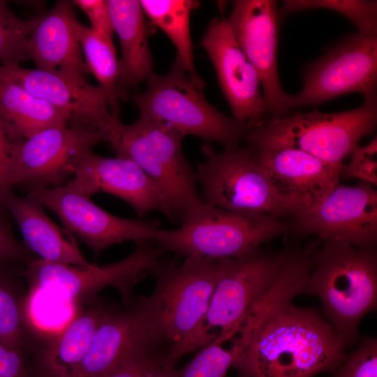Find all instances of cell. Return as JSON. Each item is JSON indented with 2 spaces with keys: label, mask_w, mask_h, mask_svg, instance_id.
<instances>
[{
  "label": "cell",
  "mask_w": 377,
  "mask_h": 377,
  "mask_svg": "<svg viewBox=\"0 0 377 377\" xmlns=\"http://www.w3.org/2000/svg\"><path fill=\"white\" fill-rule=\"evenodd\" d=\"M7 212L0 209V265L27 263L36 259L15 237Z\"/></svg>",
  "instance_id": "34"
},
{
  "label": "cell",
  "mask_w": 377,
  "mask_h": 377,
  "mask_svg": "<svg viewBox=\"0 0 377 377\" xmlns=\"http://www.w3.org/2000/svg\"><path fill=\"white\" fill-rule=\"evenodd\" d=\"M161 361L147 357L130 359L100 377H142L154 364Z\"/></svg>",
  "instance_id": "38"
},
{
  "label": "cell",
  "mask_w": 377,
  "mask_h": 377,
  "mask_svg": "<svg viewBox=\"0 0 377 377\" xmlns=\"http://www.w3.org/2000/svg\"><path fill=\"white\" fill-rule=\"evenodd\" d=\"M333 377H377V340L365 337Z\"/></svg>",
  "instance_id": "32"
},
{
  "label": "cell",
  "mask_w": 377,
  "mask_h": 377,
  "mask_svg": "<svg viewBox=\"0 0 377 377\" xmlns=\"http://www.w3.org/2000/svg\"><path fill=\"white\" fill-rule=\"evenodd\" d=\"M43 205L29 195L13 194L6 209L20 228L24 245L40 259L62 265L89 266L76 239L45 214Z\"/></svg>",
  "instance_id": "22"
},
{
  "label": "cell",
  "mask_w": 377,
  "mask_h": 377,
  "mask_svg": "<svg viewBox=\"0 0 377 377\" xmlns=\"http://www.w3.org/2000/svg\"><path fill=\"white\" fill-rule=\"evenodd\" d=\"M325 8L346 15L359 29L360 32L377 35L376 1L313 0L284 1L279 13L285 15L294 11Z\"/></svg>",
  "instance_id": "29"
},
{
  "label": "cell",
  "mask_w": 377,
  "mask_h": 377,
  "mask_svg": "<svg viewBox=\"0 0 377 377\" xmlns=\"http://www.w3.org/2000/svg\"><path fill=\"white\" fill-rule=\"evenodd\" d=\"M303 80L302 90L290 96V108L316 105L353 92L376 96L377 35L359 32L345 38L309 66Z\"/></svg>",
  "instance_id": "13"
},
{
  "label": "cell",
  "mask_w": 377,
  "mask_h": 377,
  "mask_svg": "<svg viewBox=\"0 0 377 377\" xmlns=\"http://www.w3.org/2000/svg\"><path fill=\"white\" fill-rule=\"evenodd\" d=\"M0 112L14 142L69 124L65 112L1 77Z\"/></svg>",
  "instance_id": "25"
},
{
  "label": "cell",
  "mask_w": 377,
  "mask_h": 377,
  "mask_svg": "<svg viewBox=\"0 0 377 377\" xmlns=\"http://www.w3.org/2000/svg\"><path fill=\"white\" fill-rule=\"evenodd\" d=\"M231 347L244 377H313L343 363L346 348L313 308L283 304L244 325Z\"/></svg>",
  "instance_id": "1"
},
{
  "label": "cell",
  "mask_w": 377,
  "mask_h": 377,
  "mask_svg": "<svg viewBox=\"0 0 377 377\" xmlns=\"http://www.w3.org/2000/svg\"><path fill=\"white\" fill-rule=\"evenodd\" d=\"M303 293L319 298L341 343L346 348L353 347L358 340L360 320L376 309L375 247L324 242Z\"/></svg>",
  "instance_id": "3"
},
{
  "label": "cell",
  "mask_w": 377,
  "mask_h": 377,
  "mask_svg": "<svg viewBox=\"0 0 377 377\" xmlns=\"http://www.w3.org/2000/svg\"><path fill=\"white\" fill-rule=\"evenodd\" d=\"M184 137L163 124L140 118L132 124L119 123L114 148L117 156L135 162L155 182L162 198L160 212L179 226L191 209L203 204L195 172L182 152Z\"/></svg>",
  "instance_id": "6"
},
{
  "label": "cell",
  "mask_w": 377,
  "mask_h": 377,
  "mask_svg": "<svg viewBox=\"0 0 377 377\" xmlns=\"http://www.w3.org/2000/svg\"><path fill=\"white\" fill-rule=\"evenodd\" d=\"M108 5L121 49L117 91L126 96L153 73L144 13L137 0H108Z\"/></svg>",
  "instance_id": "23"
},
{
  "label": "cell",
  "mask_w": 377,
  "mask_h": 377,
  "mask_svg": "<svg viewBox=\"0 0 377 377\" xmlns=\"http://www.w3.org/2000/svg\"><path fill=\"white\" fill-rule=\"evenodd\" d=\"M27 195L53 212L64 228L87 246L95 256L124 241H154L159 228L156 221L114 216L66 185L34 191Z\"/></svg>",
  "instance_id": "15"
},
{
  "label": "cell",
  "mask_w": 377,
  "mask_h": 377,
  "mask_svg": "<svg viewBox=\"0 0 377 377\" xmlns=\"http://www.w3.org/2000/svg\"><path fill=\"white\" fill-rule=\"evenodd\" d=\"M377 122L376 96L364 98L354 110L337 113L283 114L247 126L244 139L255 149H293L320 160L343 165Z\"/></svg>",
  "instance_id": "4"
},
{
  "label": "cell",
  "mask_w": 377,
  "mask_h": 377,
  "mask_svg": "<svg viewBox=\"0 0 377 377\" xmlns=\"http://www.w3.org/2000/svg\"><path fill=\"white\" fill-rule=\"evenodd\" d=\"M13 142L0 112V209L6 212L8 200L13 194L9 182L10 158Z\"/></svg>",
  "instance_id": "36"
},
{
  "label": "cell",
  "mask_w": 377,
  "mask_h": 377,
  "mask_svg": "<svg viewBox=\"0 0 377 377\" xmlns=\"http://www.w3.org/2000/svg\"><path fill=\"white\" fill-rule=\"evenodd\" d=\"M0 77L65 112L69 125L101 133L114 149L120 120L111 114L108 94L85 79L41 68H26L18 64L0 66Z\"/></svg>",
  "instance_id": "12"
},
{
  "label": "cell",
  "mask_w": 377,
  "mask_h": 377,
  "mask_svg": "<svg viewBox=\"0 0 377 377\" xmlns=\"http://www.w3.org/2000/svg\"><path fill=\"white\" fill-rule=\"evenodd\" d=\"M220 272V259L186 257L161 262L154 292L144 296L162 350L174 368L186 354L210 343L216 334L206 324Z\"/></svg>",
  "instance_id": "2"
},
{
  "label": "cell",
  "mask_w": 377,
  "mask_h": 377,
  "mask_svg": "<svg viewBox=\"0 0 377 377\" xmlns=\"http://www.w3.org/2000/svg\"><path fill=\"white\" fill-rule=\"evenodd\" d=\"M290 230V223L272 215L202 204L191 209L179 228H159L154 241L177 257L234 258L260 250L263 243Z\"/></svg>",
  "instance_id": "5"
},
{
  "label": "cell",
  "mask_w": 377,
  "mask_h": 377,
  "mask_svg": "<svg viewBox=\"0 0 377 377\" xmlns=\"http://www.w3.org/2000/svg\"><path fill=\"white\" fill-rule=\"evenodd\" d=\"M235 360V353L231 348L225 350L213 340L188 364L179 370L177 377H225Z\"/></svg>",
  "instance_id": "31"
},
{
  "label": "cell",
  "mask_w": 377,
  "mask_h": 377,
  "mask_svg": "<svg viewBox=\"0 0 377 377\" xmlns=\"http://www.w3.org/2000/svg\"><path fill=\"white\" fill-rule=\"evenodd\" d=\"M145 92L133 96L140 118L163 124L182 135H193L221 144L224 150L238 147L247 125L230 119L210 105L205 84L194 81L176 59L170 72L147 77Z\"/></svg>",
  "instance_id": "7"
},
{
  "label": "cell",
  "mask_w": 377,
  "mask_h": 377,
  "mask_svg": "<svg viewBox=\"0 0 377 377\" xmlns=\"http://www.w3.org/2000/svg\"><path fill=\"white\" fill-rule=\"evenodd\" d=\"M117 309L97 304L77 313L50 343L43 357L47 377H77L96 330Z\"/></svg>",
  "instance_id": "24"
},
{
  "label": "cell",
  "mask_w": 377,
  "mask_h": 377,
  "mask_svg": "<svg viewBox=\"0 0 377 377\" xmlns=\"http://www.w3.org/2000/svg\"><path fill=\"white\" fill-rule=\"evenodd\" d=\"M201 151L205 161L198 164L195 177L203 204L278 218L287 214L250 147L218 152L211 144L204 143Z\"/></svg>",
  "instance_id": "9"
},
{
  "label": "cell",
  "mask_w": 377,
  "mask_h": 377,
  "mask_svg": "<svg viewBox=\"0 0 377 377\" xmlns=\"http://www.w3.org/2000/svg\"><path fill=\"white\" fill-rule=\"evenodd\" d=\"M293 250H258L234 258H220L219 279L206 319L208 329H221L214 341L222 344L239 333L251 308L274 281Z\"/></svg>",
  "instance_id": "11"
},
{
  "label": "cell",
  "mask_w": 377,
  "mask_h": 377,
  "mask_svg": "<svg viewBox=\"0 0 377 377\" xmlns=\"http://www.w3.org/2000/svg\"><path fill=\"white\" fill-rule=\"evenodd\" d=\"M36 17L17 18L6 1L0 0V61L2 64H20L29 59L28 40Z\"/></svg>",
  "instance_id": "30"
},
{
  "label": "cell",
  "mask_w": 377,
  "mask_h": 377,
  "mask_svg": "<svg viewBox=\"0 0 377 377\" xmlns=\"http://www.w3.org/2000/svg\"><path fill=\"white\" fill-rule=\"evenodd\" d=\"M101 141L103 135L95 130L67 124L14 142L9 166L12 189L28 193L66 185L80 155Z\"/></svg>",
  "instance_id": "10"
},
{
  "label": "cell",
  "mask_w": 377,
  "mask_h": 377,
  "mask_svg": "<svg viewBox=\"0 0 377 377\" xmlns=\"http://www.w3.org/2000/svg\"><path fill=\"white\" fill-rule=\"evenodd\" d=\"M279 10L273 0H237L227 19L235 38L258 73L267 111L277 117L290 108V94L277 67Z\"/></svg>",
  "instance_id": "16"
},
{
  "label": "cell",
  "mask_w": 377,
  "mask_h": 377,
  "mask_svg": "<svg viewBox=\"0 0 377 377\" xmlns=\"http://www.w3.org/2000/svg\"><path fill=\"white\" fill-rule=\"evenodd\" d=\"M251 149L287 214L295 216L312 210L339 184L343 165L328 163L297 149Z\"/></svg>",
  "instance_id": "17"
},
{
  "label": "cell",
  "mask_w": 377,
  "mask_h": 377,
  "mask_svg": "<svg viewBox=\"0 0 377 377\" xmlns=\"http://www.w3.org/2000/svg\"><path fill=\"white\" fill-rule=\"evenodd\" d=\"M66 186L89 198L101 192L117 196L130 205L139 217L160 211L162 205L157 185L135 162L121 156H101L92 149L80 155Z\"/></svg>",
  "instance_id": "20"
},
{
  "label": "cell",
  "mask_w": 377,
  "mask_h": 377,
  "mask_svg": "<svg viewBox=\"0 0 377 377\" xmlns=\"http://www.w3.org/2000/svg\"><path fill=\"white\" fill-rule=\"evenodd\" d=\"M145 13L171 40L177 48V57L192 80L205 84L194 64L190 32V15L199 6L193 0H141Z\"/></svg>",
  "instance_id": "26"
},
{
  "label": "cell",
  "mask_w": 377,
  "mask_h": 377,
  "mask_svg": "<svg viewBox=\"0 0 377 377\" xmlns=\"http://www.w3.org/2000/svg\"><path fill=\"white\" fill-rule=\"evenodd\" d=\"M0 377H27L22 352L0 342Z\"/></svg>",
  "instance_id": "37"
},
{
  "label": "cell",
  "mask_w": 377,
  "mask_h": 377,
  "mask_svg": "<svg viewBox=\"0 0 377 377\" xmlns=\"http://www.w3.org/2000/svg\"><path fill=\"white\" fill-rule=\"evenodd\" d=\"M0 265V342L21 351L25 344L26 318L24 298L20 288V275L14 265Z\"/></svg>",
  "instance_id": "28"
},
{
  "label": "cell",
  "mask_w": 377,
  "mask_h": 377,
  "mask_svg": "<svg viewBox=\"0 0 377 377\" xmlns=\"http://www.w3.org/2000/svg\"><path fill=\"white\" fill-rule=\"evenodd\" d=\"M202 45L213 63L234 119L247 126L263 121L267 111L258 73L237 43L227 19L216 17L211 22Z\"/></svg>",
  "instance_id": "19"
},
{
  "label": "cell",
  "mask_w": 377,
  "mask_h": 377,
  "mask_svg": "<svg viewBox=\"0 0 377 377\" xmlns=\"http://www.w3.org/2000/svg\"><path fill=\"white\" fill-rule=\"evenodd\" d=\"M74 27L89 72L94 74L99 82V86L108 94L111 114L115 119L119 120L117 84L120 64L112 40L99 36L77 20Z\"/></svg>",
  "instance_id": "27"
},
{
  "label": "cell",
  "mask_w": 377,
  "mask_h": 377,
  "mask_svg": "<svg viewBox=\"0 0 377 377\" xmlns=\"http://www.w3.org/2000/svg\"><path fill=\"white\" fill-rule=\"evenodd\" d=\"M153 240L136 242L134 251L124 260L104 266H73L36 258L27 262L22 272L29 290L50 292L71 303L92 299L107 286L120 293L126 308L136 297L133 287L146 276L155 274L165 252Z\"/></svg>",
  "instance_id": "8"
},
{
  "label": "cell",
  "mask_w": 377,
  "mask_h": 377,
  "mask_svg": "<svg viewBox=\"0 0 377 377\" xmlns=\"http://www.w3.org/2000/svg\"><path fill=\"white\" fill-rule=\"evenodd\" d=\"M135 357L165 359L144 295L98 327L77 377H100Z\"/></svg>",
  "instance_id": "18"
},
{
  "label": "cell",
  "mask_w": 377,
  "mask_h": 377,
  "mask_svg": "<svg viewBox=\"0 0 377 377\" xmlns=\"http://www.w3.org/2000/svg\"><path fill=\"white\" fill-rule=\"evenodd\" d=\"M72 2L87 15L91 29L95 33L112 40L114 28L108 0H75Z\"/></svg>",
  "instance_id": "35"
},
{
  "label": "cell",
  "mask_w": 377,
  "mask_h": 377,
  "mask_svg": "<svg viewBox=\"0 0 377 377\" xmlns=\"http://www.w3.org/2000/svg\"><path fill=\"white\" fill-rule=\"evenodd\" d=\"M351 158L343 166L341 173L348 177H355L371 184L377 185V138L367 145L357 147L351 153Z\"/></svg>",
  "instance_id": "33"
},
{
  "label": "cell",
  "mask_w": 377,
  "mask_h": 377,
  "mask_svg": "<svg viewBox=\"0 0 377 377\" xmlns=\"http://www.w3.org/2000/svg\"><path fill=\"white\" fill-rule=\"evenodd\" d=\"M291 230L321 242L340 241L355 247H375L377 242V191L362 182L338 184L312 210L295 216Z\"/></svg>",
  "instance_id": "14"
},
{
  "label": "cell",
  "mask_w": 377,
  "mask_h": 377,
  "mask_svg": "<svg viewBox=\"0 0 377 377\" xmlns=\"http://www.w3.org/2000/svg\"><path fill=\"white\" fill-rule=\"evenodd\" d=\"M179 370L159 362L151 366L142 377H177Z\"/></svg>",
  "instance_id": "39"
},
{
  "label": "cell",
  "mask_w": 377,
  "mask_h": 377,
  "mask_svg": "<svg viewBox=\"0 0 377 377\" xmlns=\"http://www.w3.org/2000/svg\"><path fill=\"white\" fill-rule=\"evenodd\" d=\"M73 3L59 1L36 17L29 36L28 52L39 68L85 79L89 72L74 24Z\"/></svg>",
  "instance_id": "21"
}]
</instances>
